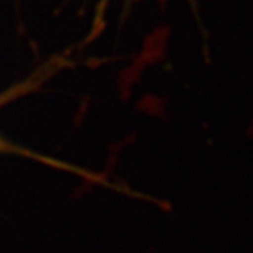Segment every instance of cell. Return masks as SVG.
Wrapping results in <instances>:
<instances>
[{"mask_svg": "<svg viewBox=\"0 0 253 253\" xmlns=\"http://www.w3.org/2000/svg\"><path fill=\"white\" fill-rule=\"evenodd\" d=\"M8 150H10L8 143L2 138V136H0V153H3V151H8Z\"/></svg>", "mask_w": 253, "mask_h": 253, "instance_id": "6da1fadb", "label": "cell"}]
</instances>
